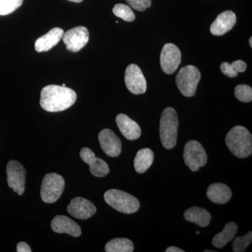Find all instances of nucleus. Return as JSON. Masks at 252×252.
<instances>
[{
    "label": "nucleus",
    "mask_w": 252,
    "mask_h": 252,
    "mask_svg": "<svg viewBox=\"0 0 252 252\" xmlns=\"http://www.w3.org/2000/svg\"><path fill=\"white\" fill-rule=\"evenodd\" d=\"M235 95L238 100L243 102H250L252 100V89L251 86L240 84L235 89Z\"/></svg>",
    "instance_id": "bb28decb"
},
{
    "label": "nucleus",
    "mask_w": 252,
    "mask_h": 252,
    "mask_svg": "<svg viewBox=\"0 0 252 252\" xmlns=\"http://www.w3.org/2000/svg\"><path fill=\"white\" fill-rule=\"evenodd\" d=\"M238 225L235 222L226 223L223 230L214 237L212 242L213 246L217 248H223L228 242L235 238L238 233Z\"/></svg>",
    "instance_id": "412c9836"
},
{
    "label": "nucleus",
    "mask_w": 252,
    "mask_h": 252,
    "mask_svg": "<svg viewBox=\"0 0 252 252\" xmlns=\"http://www.w3.org/2000/svg\"><path fill=\"white\" fill-rule=\"evenodd\" d=\"M131 7L138 11H144L150 7L152 0H126Z\"/></svg>",
    "instance_id": "cd10ccee"
},
{
    "label": "nucleus",
    "mask_w": 252,
    "mask_h": 252,
    "mask_svg": "<svg viewBox=\"0 0 252 252\" xmlns=\"http://www.w3.org/2000/svg\"><path fill=\"white\" fill-rule=\"evenodd\" d=\"M107 252H132L134 245L131 240L127 238H115L110 240L106 245Z\"/></svg>",
    "instance_id": "5701e85b"
},
{
    "label": "nucleus",
    "mask_w": 252,
    "mask_h": 252,
    "mask_svg": "<svg viewBox=\"0 0 252 252\" xmlns=\"http://www.w3.org/2000/svg\"><path fill=\"white\" fill-rule=\"evenodd\" d=\"M185 220L189 222L195 223L200 227H206L210 224L211 215L210 212L199 207H192L186 210Z\"/></svg>",
    "instance_id": "aec40b11"
},
{
    "label": "nucleus",
    "mask_w": 252,
    "mask_h": 252,
    "mask_svg": "<svg viewBox=\"0 0 252 252\" xmlns=\"http://www.w3.org/2000/svg\"><path fill=\"white\" fill-rule=\"evenodd\" d=\"M236 15L232 11H225L217 16L210 27L213 35L221 36L230 31L236 23Z\"/></svg>",
    "instance_id": "2eb2a0df"
},
{
    "label": "nucleus",
    "mask_w": 252,
    "mask_h": 252,
    "mask_svg": "<svg viewBox=\"0 0 252 252\" xmlns=\"http://www.w3.org/2000/svg\"><path fill=\"white\" fill-rule=\"evenodd\" d=\"M104 198L109 206L122 213L133 214L140 207V201L135 196L118 189L106 191Z\"/></svg>",
    "instance_id": "20e7f679"
},
{
    "label": "nucleus",
    "mask_w": 252,
    "mask_h": 252,
    "mask_svg": "<svg viewBox=\"0 0 252 252\" xmlns=\"http://www.w3.org/2000/svg\"><path fill=\"white\" fill-rule=\"evenodd\" d=\"M7 182L10 188L22 195L25 192L26 172L24 167L16 160H10L6 165Z\"/></svg>",
    "instance_id": "6e6552de"
},
{
    "label": "nucleus",
    "mask_w": 252,
    "mask_h": 252,
    "mask_svg": "<svg viewBox=\"0 0 252 252\" xmlns=\"http://www.w3.org/2000/svg\"><path fill=\"white\" fill-rule=\"evenodd\" d=\"M154 154L150 149H142L139 151L134 160L136 172L142 174L152 166L154 162Z\"/></svg>",
    "instance_id": "4be33fe9"
},
{
    "label": "nucleus",
    "mask_w": 252,
    "mask_h": 252,
    "mask_svg": "<svg viewBox=\"0 0 252 252\" xmlns=\"http://www.w3.org/2000/svg\"><path fill=\"white\" fill-rule=\"evenodd\" d=\"M225 144L235 157L244 158L252 153V135L244 126H237L231 129L226 137Z\"/></svg>",
    "instance_id": "f03ea898"
},
{
    "label": "nucleus",
    "mask_w": 252,
    "mask_h": 252,
    "mask_svg": "<svg viewBox=\"0 0 252 252\" xmlns=\"http://www.w3.org/2000/svg\"><path fill=\"white\" fill-rule=\"evenodd\" d=\"M98 140L101 148L109 157H117L122 153V142L110 129L106 128L101 131Z\"/></svg>",
    "instance_id": "f8f14e48"
},
{
    "label": "nucleus",
    "mask_w": 252,
    "mask_h": 252,
    "mask_svg": "<svg viewBox=\"0 0 252 252\" xmlns=\"http://www.w3.org/2000/svg\"><path fill=\"white\" fill-rule=\"evenodd\" d=\"M64 188V180L56 173L45 175L41 187V198L46 203H54L59 200Z\"/></svg>",
    "instance_id": "423d86ee"
},
{
    "label": "nucleus",
    "mask_w": 252,
    "mask_h": 252,
    "mask_svg": "<svg viewBox=\"0 0 252 252\" xmlns=\"http://www.w3.org/2000/svg\"><path fill=\"white\" fill-rule=\"evenodd\" d=\"M64 34V31L59 28L51 29L49 32L36 39L34 48L37 52H46L59 44Z\"/></svg>",
    "instance_id": "a211bd4d"
},
{
    "label": "nucleus",
    "mask_w": 252,
    "mask_h": 252,
    "mask_svg": "<svg viewBox=\"0 0 252 252\" xmlns=\"http://www.w3.org/2000/svg\"><path fill=\"white\" fill-rule=\"evenodd\" d=\"M77 98L75 91L69 88L49 85L41 91L40 105L46 112H62L72 107Z\"/></svg>",
    "instance_id": "f257e3e1"
},
{
    "label": "nucleus",
    "mask_w": 252,
    "mask_h": 252,
    "mask_svg": "<svg viewBox=\"0 0 252 252\" xmlns=\"http://www.w3.org/2000/svg\"><path fill=\"white\" fill-rule=\"evenodd\" d=\"M252 37H250V41H249V43H250V45L251 46V48L252 47Z\"/></svg>",
    "instance_id": "72a5a7b5"
},
{
    "label": "nucleus",
    "mask_w": 252,
    "mask_h": 252,
    "mask_svg": "<svg viewBox=\"0 0 252 252\" xmlns=\"http://www.w3.org/2000/svg\"><path fill=\"white\" fill-rule=\"evenodd\" d=\"M199 233H200V232H199V231H198V230H197V231H196V234H197V235H198V234H199Z\"/></svg>",
    "instance_id": "c9c22d12"
},
{
    "label": "nucleus",
    "mask_w": 252,
    "mask_h": 252,
    "mask_svg": "<svg viewBox=\"0 0 252 252\" xmlns=\"http://www.w3.org/2000/svg\"><path fill=\"white\" fill-rule=\"evenodd\" d=\"M231 64L235 71H236L238 73L244 72L246 70L247 64L244 61H241V60L235 61Z\"/></svg>",
    "instance_id": "c756f323"
},
{
    "label": "nucleus",
    "mask_w": 252,
    "mask_h": 252,
    "mask_svg": "<svg viewBox=\"0 0 252 252\" xmlns=\"http://www.w3.org/2000/svg\"><path fill=\"white\" fill-rule=\"evenodd\" d=\"M232 191L228 186L222 183L212 184L208 187L207 195L213 203L223 205L232 198Z\"/></svg>",
    "instance_id": "6ab92c4d"
},
{
    "label": "nucleus",
    "mask_w": 252,
    "mask_h": 252,
    "mask_svg": "<svg viewBox=\"0 0 252 252\" xmlns=\"http://www.w3.org/2000/svg\"><path fill=\"white\" fill-rule=\"evenodd\" d=\"M81 159L89 165L91 173L94 177H104L109 173V167L107 162L95 157L89 148H83L80 152Z\"/></svg>",
    "instance_id": "4468645a"
},
{
    "label": "nucleus",
    "mask_w": 252,
    "mask_h": 252,
    "mask_svg": "<svg viewBox=\"0 0 252 252\" xmlns=\"http://www.w3.org/2000/svg\"><path fill=\"white\" fill-rule=\"evenodd\" d=\"M62 86H65V84H63Z\"/></svg>",
    "instance_id": "e433bc0d"
},
{
    "label": "nucleus",
    "mask_w": 252,
    "mask_h": 252,
    "mask_svg": "<svg viewBox=\"0 0 252 252\" xmlns=\"http://www.w3.org/2000/svg\"><path fill=\"white\" fill-rule=\"evenodd\" d=\"M125 83L127 89L132 94H144L147 91V81L137 64H130L126 68Z\"/></svg>",
    "instance_id": "9b49d317"
},
{
    "label": "nucleus",
    "mask_w": 252,
    "mask_h": 252,
    "mask_svg": "<svg viewBox=\"0 0 252 252\" xmlns=\"http://www.w3.org/2000/svg\"><path fill=\"white\" fill-rule=\"evenodd\" d=\"M119 130L122 135L129 140H135L140 138L142 131L140 126L135 121L124 114H119L116 119Z\"/></svg>",
    "instance_id": "f3484780"
},
{
    "label": "nucleus",
    "mask_w": 252,
    "mask_h": 252,
    "mask_svg": "<svg viewBox=\"0 0 252 252\" xmlns=\"http://www.w3.org/2000/svg\"><path fill=\"white\" fill-rule=\"evenodd\" d=\"M212 252L213 251H211V250H205V251H204V252Z\"/></svg>",
    "instance_id": "f704fd0d"
},
{
    "label": "nucleus",
    "mask_w": 252,
    "mask_h": 252,
    "mask_svg": "<svg viewBox=\"0 0 252 252\" xmlns=\"http://www.w3.org/2000/svg\"><path fill=\"white\" fill-rule=\"evenodd\" d=\"M97 209L90 200L81 197L73 198L67 206L69 215L79 220H88L94 215Z\"/></svg>",
    "instance_id": "ddd939ff"
},
{
    "label": "nucleus",
    "mask_w": 252,
    "mask_h": 252,
    "mask_svg": "<svg viewBox=\"0 0 252 252\" xmlns=\"http://www.w3.org/2000/svg\"><path fill=\"white\" fill-rule=\"evenodd\" d=\"M63 42L66 45L68 51L78 52L82 49L89 40V32L84 26L69 30L63 34Z\"/></svg>",
    "instance_id": "1a4fd4ad"
},
{
    "label": "nucleus",
    "mask_w": 252,
    "mask_h": 252,
    "mask_svg": "<svg viewBox=\"0 0 252 252\" xmlns=\"http://www.w3.org/2000/svg\"><path fill=\"white\" fill-rule=\"evenodd\" d=\"M184 160L186 165L192 172H197L204 167L207 162L206 152L203 146L195 140H190L186 144L184 151Z\"/></svg>",
    "instance_id": "0eeeda50"
},
{
    "label": "nucleus",
    "mask_w": 252,
    "mask_h": 252,
    "mask_svg": "<svg viewBox=\"0 0 252 252\" xmlns=\"http://www.w3.org/2000/svg\"><path fill=\"white\" fill-rule=\"evenodd\" d=\"M113 13L117 17L127 22L135 21V15L130 6L124 4H117L113 8Z\"/></svg>",
    "instance_id": "b1692460"
},
{
    "label": "nucleus",
    "mask_w": 252,
    "mask_h": 252,
    "mask_svg": "<svg viewBox=\"0 0 252 252\" xmlns=\"http://www.w3.org/2000/svg\"><path fill=\"white\" fill-rule=\"evenodd\" d=\"M182 61L180 49L175 44H165L160 54V66L162 71L167 74H171L177 70Z\"/></svg>",
    "instance_id": "9d476101"
},
{
    "label": "nucleus",
    "mask_w": 252,
    "mask_h": 252,
    "mask_svg": "<svg viewBox=\"0 0 252 252\" xmlns=\"http://www.w3.org/2000/svg\"><path fill=\"white\" fill-rule=\"evenodd\" d=\"M178 126V116L175 109L172 107L164 109L160 118V137L165 149H172L175 147Z\"/></svg>",
    "instance_id": "7ed1b4c3"
},
{
    "label": "nucleus",
    "mask_w": 252,
    "mask_h": 252,
    "mask_svg": "<svg viewBox=\"0 0 252 252\" xmlns=\"http://www.w3.org/2000/svg\"><path fill=\"white\" fill-rule=\"evenodd\" d=\"M220 71L224 75L230 78L236 77L238 73L235 71L232 66L231 63H223L220 64Z\"/></svg>",
    "instance_id": "c85d7f7f"
},
{
    "label": "nucleus",
    "mask_w": 252,
    "mask_h": 252,
    "mask_svg": "<svg viewBox=\"0 0 252 252\" xmlns=\"http://www.w3.org/2000/svg\"><path fill=\"white\" fill-rule=\"evenodd\" d=\"M16 250L18 252H31V248H30L29 245L24 242H21L17 245L16 247Z\"/></svg>",
    "instance_id": "7c9ffc66"
},
{
    "label": "nucleus",
    "mask_w": 252,
    "mask_h": 252,
    "mask_svg": "<svg viewBox=\"0 0 252 252\" xmlns=\"http://www.w3.org/2000/svg\"><path fill=\"white\" fill-rule=\"evenodd\" d=\"M201 74L196 67L187 65L182 67L176 77V84L181 94L185 97H192L196 92Z\"/></svg>",
    "instance_id": "39448f33"
},
{
    "label": "nucleus",
    "mask_w": 252,
    "mask_h": 252,
    "mask_svg": "<svg viewBox=\"0 0 252 252\" xmlns=\"http://www.w3.org/2000/svg\"><path fill=\"white\" fill-rule=\"evenodd\" d=\"M252 240V232L250 231L244 236L238 237L234 239L232 244L233 251L235 252H244L250 246Z\"/></svg>",
    "instance_id": "393cba45"
},
{
    "label": "nucleus",
    "mask_w": 252,
    "mask_h": 252,
    "mask_svg": "<svg viewBox=\"0 0 252 252\" xmlns=\"http://www.w3.org/2000/svg\"><path fill=\"white\" fill-rule=\"evenodd\" d=\"M69 1H72V2L75 3H80L81 1H83V0H68Z\"/></svg>",
    "instance_id": "473e14b6"
},
{
    "label": "nucleus",
    "mask_w": 252,
    "mask_h": 252,
    "mask_svg": "<svg viewBox=\"0 0 252 252\" xmlns=\"http://www.w3.org/2000/svg\"><path fill=\"white\" fill-rule=\"evenodd\" d=\"M51 228L58 233H67L72 237L80 236L81 230L80 226L75 221L66 216H56L51 221Z\"/></svg>",
    "instance_id": "dca6fc26"
},
{
    "label": "nucleus",
    "mask_w": 252,
    "mask_h": 252,
    "mask_svg": "<svg viewBox=\"0 0 252 252\" xmlns=\"http://www.w3.org/2000/svg\"><path fill=\"white\" fill-rule=\"evenodd\" d=\"M166 252H185L184 250H181V249L178 248H176V247H170V248H167V250H165Z\"/></svg>",
    "instance_id": "2f4dec72"
},
{
    "label": "nucleus",
    "mask_w": 252,
    "mask_h": 252,
    "mask_svg": "<svg viewBox=\"0 0 252 252\" xmlns=\"http://www.w3.org/2000/svg\"><path fill=\"white\" fill-rule=\"evenodd\" d=\"M23 0H0V15L6 16L14 12L23 4Z\"/></svg>",
    "instance_id": "a878e982"
}]
</instances>
